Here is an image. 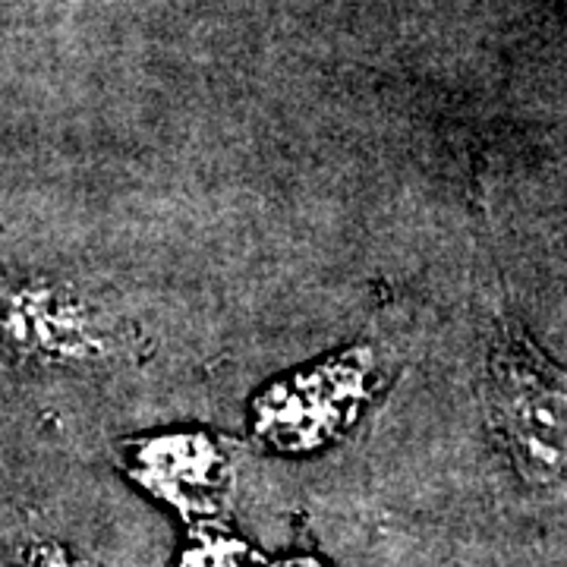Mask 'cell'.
Returning a JSON list of instances; mask_svg holds the SVG:
<instances>
[{"instance_id":"3","label":"cell","mask_w":567,"mask_h":567,"mask_svg":"<svg viewBox=\"0 0 567 567\" xmlns=\"http://www.w3.org/2000/svg\"><path fill=\"white\" fill-rule=\"evenodd\" d=\"M0 350L29 365H82L111 353V324L73 284L29 278L0 287Z\"/></svg>"},{"instance_id":"7","label":"cell","mask_w":567,"mask_h":567,"mask_svg":"<svg viewBox=\"0 0 567 567\" xmlns=\"http://www.w3.org/2000/svg\"><path fill=\"white\" fill-rule=\"evenodd\" d=\"M271 567H324L319 558H312V555H290V558H281L278 565Z\"/></svg>"},{"instance_id":"2","label":"cell","mask_w":567,"mask_h":567,"mask_svg":"<svg viewBox=\"0 0 567 567\" xmlns=\"http://www.w3.org/2000/svg\"><path fill=\"white\" fill-rule=\"evenodd\" d=\"M379 360L369 347L293 372L252 401V429L265 445L287 454H309L341 439L375 394Z\"/></svg>"},{"instance_id":"5","label":"cell","mask_w":567,"mask_h":567,"mask_svg":"<svg viewBox=\"0 0 567 567\" xmlns=\"http://www.w3.org/2000/svg\"><path fill=\"white\" fill-rule=\"evenodd\" d=\"M177 567H256V551L224 529L199 524Z\"/></svg>"},{"instance_id":"6","label":"cell","mask_w":567,"mask_h":567,"mask_svg":"<svg viewBox=\"0 0 567 567\" xmlns=\"http://www.w3.org/2000/svg\"><path fill=\"white\" fill-rule=\"evenodd\" d=\"M17 567H89L73 548L61 546L54 539H39L22 548Z\"/></svg>"},{"instance_id":"4","label":"cell","mask_w":567,"mask_h":567,"mask_svg":"<svg viewBox=\"0 0 567 567\" xmlns=\"http://www.w3.org/2000/svg\"><path fill=\"white\" fill-rule=\"evenodd\" d=\"M130 480L193 524L215 514L230 464L208 432H158L130 442Z\"/></svg>"},{"instance_id":"1","label":"cell","mask_w":567,"mask_h":567,"mask_svg":"<svg viewBox=\"0 0 567 567\" xmlns=\"http://www.w3.org/2000/svg\"><path fill=\"white\" fill-rule=\"evenodd\" d=\"M492 423L529 486H561L567 461L565 379L524 334H505L488 360Z\"/></svg>"}]
</instances>
